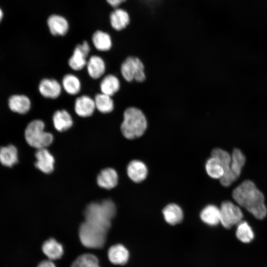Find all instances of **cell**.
I'll use <instances>...</instances> for the list:
<instances>
[{
  "instance_id": "34",
  "label": "cell",
  "mask_w": 267,
  "mask_h": 267,
  "mask_svg": "<svg viewBox=\"0 0 267 267\" xmlns=\"http://www.w3.org/2000/svg\"><path fill=\"white\" fill-rule=\"evenodd\" d=\"M126 0H106L107 2L113 7H117Z\"/></svg>"
},
{
  "instance_id": "11",
  "label": "cell",
  "mask_w": 267,
  "mask_h": 267,
  "mask_svg": "<svg viewBox=\"0 0 267 267\" xmlns=\"http://www.w3.org/2000/svg\"><path fill=\"white\" fill-rule=\"evenodd\" d=\"M39 90L45 98L55 99L60 94L61 87L59 82L53 79H44L39 85Z\"/></svg>"
},
{
  "instance_id": "2",
  "label": "cell",
  "mask_w": 267,
  "mask_h": 267,
  "mask_svg": "<svg viewBox=\"0 0 267 267\" xmlns=\"http://www.w3.org/2000/svg\"><path fill=\"white\" fill-rule=\"evenodd\" d=\"M116 213L115 205L111 200H104L100 203L93 202L85 209V221L108 230Z\"/></svg>"
},
{
  "instance_id": "35",
  "label": "cell",
  "mask_w": 267,
  "mask_h": 267,
  "mask_svg": "<svg viewBox=\"0 0 267 267\" xmlns=\"http://www.w3.org/2000/svg\"><path fill=\"white\" fill-rule=\"evenodd\" d=\"M144 0L149 3H152V2H155L157 1L158 0Z\"/></svg>"
},
{
  "instance_id": "27",
  "label": "cell",
  "mask_w": 267,
  "mask_h": 267,
  "mask_svg": "<svg viewBox=\"0 0 267 267\" xmlns=\"http://www.w3.org/2000/svg\"><path fill=\"white\" fill-rule=\"evenodd\" d=\"M95 108L102 113L112 112L114 107V101L111 96L101 93L96 94L94 97Z\"/></svg>"
},
{
  "instance_id": "9",
  "label": "cell",
  "mask_w": 267,
  "mask_h": 267,
  "mask_svg": "<svg viewBox=\"0 0 267 267\" xmlns=\"http://www.w3.org/2000/svg\"><path fill=\"white\" fill-rule=\"evenodd\" d=\"M90 51V47L87 41L79 44L75 47L72 55L68 60L70 67L75 70H81L86 66L87 57Z\"/></svg>"
},
{
  "instance_id": "4",
  "label": "cell",
  "mask_w": 267,
  "mask_h": 267,
  "mask_svg": "<svg viewBox=\"0 0 267 267\" xmlns=\"http://www.w3.org/2000/svg\"><path fill=\"white\" fill-rule=\"evenodd\" d=\"M108 230L86 221L79 228V235L82 244L89 248H102L105 243Z\"/></svg>"
},
{
  "instance_id": "3",
  "label": "cell",
  "mask_w": 267,
  "mask_h": 267,
  "mask_svg": "<svg viewBox=\"0 0 267 267\" xmlns=\"http://www.w3.org/2000/svg\"><path fill=\"white\" fill-rule=\"evenodd\" d=\"M121 130L127 139H133L142 136L147 127L146 118L142 111L134 107L127 108L123 114Z\"/></svg>"
},
{
  "instance_id": "20",
  "label": "cell",
  "mask_w": 267,
  "mask_h": 267,
  "mask_svg": "<svg viewBox=\"0 0 267 267\" xmlns=\"http://www.w3.org/2000/svg\"><path fill=\"white\" fill-rule=\"evenodd\" d=\"M52 120L55 129L59 132L66 131L73 125L70 114L64 109L56 111L53 115Z\"/></svg>"
},
{
  "instance_id": "13",
  "label": "cell",
  "mask_w": 267,
  "mask_h": 267,
  "mask_svg": "<svg viewBox=\"0 0 267 267\" xmlns=\"http://www.w3.org/2000/svg\"><path fill=\"white\" fill-rule=\"evenodd\" d=\"M127 174L133 181L139 183L147 177L148 169L146 165L139 160H133L128 165Z\"/></svg>"
},
{
  "instance_id": "10",
  "label": "cell",
  "mask_w": 267,
  "mask_h": 267,
  "mask_svg": "<svg viewBox=\"0 0 267 267\" xmlns=\"http://www.w3.org/2000/svg\"><path fill=\"white\" fill-rule=\"evenodd\" d=\"M35 156L37 161L35 165L37 168L45 174H49L53 171L54 159L45 148L37 149Z\"/></svg>"
},
{
  "instance_id": "14",
  "label": "cell",
  "mask_w": 267,
  "mask_h": 267,
  "mask_svg": "<svg viewBox=\"0 0 267 267\" xmlns=\"http://www.w3.org/2000/svg\"><path fill=\"white\" fill-rule=\"evenodd\" d=\"M47 23L50 33L53 36H64L69 29L67 20L59 15L53 14L50 16Z\"/></svg>"
},
{
  "instance_id": "32",
  "label": "cell",
  "mask_w": 267,
  "mask_h": 267,
  "mask_svg": "<svg viewBox=\"0 0 267 267\" xmlns=\"http://www.w3.org/2000/svg\"><path fill=\"white\" fill-rule=\"evenodd\" d=\"M71 267H100L98 259L93 255L85 254L79 256Z\"/></svg>"
},
{
  "instance_id": "5",
  "label": "cell",
  "mask_w": 267,
  "mask_h": 267,
  "mask_svg": "<svg viewBox=\"0 0 267 267\" xmlns=\"http://www.w3.org/2000/svg\"><path fill=\"white\" fill-rule=\"evenodd\" d=\"M44 124L41 120L31 121L25 130V138L28 144L37 149L44 148L53 141V135L44 131Z\"/></svg>"
},
{
  "instance_id": "33",
  "label": "cell",
  "mask_w": 267,
  "mask_h": 267,
  "mask_svg": "<svg viewBox=\"0 0 267 267\" xmlns=\"http://www.w3.org/2000/svg\"><path fill=\"white\" fill-rule=\"evenodd\" d=\"M38 267H56V266L51 261L45 260L41 262Z\"/></svg>"
},
{
  "instance_id": "1",
  "label": "cell",
  "mask_w": 267,
  "mask_h": 267,
  "mask_svg": "<svg viewBox=\"0 0 267 267\" xmlns=\"http://www.w3.org/2000/svg\"><path fill=\"white\" fill-rule=\"evenodd\" d=\"M232 198L240 206L244 208L258 219H263L267 215L263 193L252 181L246 180L232 191Z\"/></svg>"
},
{
  "instance_id": "16",
  "label": "cell",
  "mask_w": 267,
  "mask_h": 267,
  "mask_svg": "<svg viewBox=\"0 0 267 267\" xmlns=\"http://www.w3.org/2000/svg\"><path fill=\"white\" fill-rule=\"evenodd\" d=\"M118 175L112 168H106L102 170L97 178L98 185L102 188L110 189L116 186L118 183Z\"/></svg>"
},
{
  "instance_id": "31",
  "label": "cell",
  "mask_w": 267,
  "mask_h": 267,
  "mask_svg": "<svg viewBox=\"0 0 267 267\" xmlns=\"http://www.w3.org/2000/svg\"><path fill=\"white\" fill-rule=\"evenodd\" d=\"M212 157L217 158L221 163L223 170L224 175H226L230 170L231 163V155L227 151L221 148H215L213 149L211 153Z\"/></svg>"
},
{
  "instance_id": "15",
  "label": "cell",
  "mask_w": 267,
  "mask_h": 267,
  "mask_svg": "<svg viewBox=\"0 0 267 267\" xmlns=\"http://www.w3.org/2000/svg\"><path fill=\"white\" fill-rule=\"evenodd\" d=\"M8 106L10 109L21 114L27 113L31 108V101L25 95H13L8 99Z\"/></svg>"
},
{
  "instance_id": "21",
  "label": "cell",
  "mask_w": 267,
  "mask_h": 267,
  "mask_svg": "<svg viewBox=\"0 0 267 267\" xmlns=\"http://www.w3.org/2000/svg\"><path fill=\"white\" fill-rule=\"evenodd\" d=\"M200 217L205 223L215 226L220 222V208L214 205H208L201 211Z\"/></svg>"
},
{
  "instance_id": "22",
  "label": "cell",
  "mask_w": 267,
  "mask_h": 267,
  "mask_svg": "<svg viewBox=\"0 0 267 267\" xmlns=\"http://www.w3.org/2000/svg\"><path fill=\"white\" fill-rule=\"evenodd\" d=\"M42 250L48 258L51 260L60 259L63 253L62 245L54 238H50L45 241L43 244Z\"/></svg>"
},
{
  "instance_id": "8",
  "label": "cell",
  "mask_w": 267,
  "mask_h": 267,
  "mask_svg": "<svg viewBox=\"0 0 267 267\" xmlns=\"http://www.w3.org/2000/svg\"><path fill=\"white\" fill-rule=\"evenodd\" d=\"M246 161L245 157L238 149H233L231 154V163L228 173L221 178L222 185L227 187L239 177L241 170Z\"/></svg>"
},
{
  "instance_id": "12",
  "label": "cell",
  "mask_w": 267,
  "mask_h": 267,
  "mask_svg": "<svg viewBox=\"0 0 267 267\" xmlns=\"http://www.w3.org/2000/svg\"><path fill=\"white\" fill-rule=\"evenodd\" d=\"M95 109L94 101L87 95H82L76 98L74 109L76 113L81 117L91 116Z\"/></svg>"
},
{
  "instance_id": "30",
  "label": "cell",
  "mask_w": 267,
  "mask_h": 267,
  "mask_svg": "<svg viewBox=\"0 0 267 267\" xmlns=\"http://www.w3.org/2000/svg\"><path fill=\"white\" fill-rule=\"evenodd\" d=\"M236 235L238 239L246 243L251 242L254 237L251 227L245 221H241L238 224Z\"/></svg>"
},
{
  "instance_id": "28",
  "label": "cell",
  "mask_w": 267,
  "mask_h": 267,
  "mask_svg": "<svg viewBox=\"0 0 267 267\" xmlns=\"http://www.w3.org/2000/svg\"><path fill=\"white\" fill-rule=\"evenodd\" d=\"M205 169L209 176L213 178L220 179L224 175V170L221 163L214 157L212 156L207 160Z\"/></svg>"
},
{
  "instance_id": "19",
  "label": "cell",
  "mask_w": 267,
  "mask_h": 267,
  "mask_svg": "<svg viewBox=\"0 0 267 267\" xmlns=\"http://www.w3.org/2000/svg\"><path fill=\"white\" fill-rule=\"evenodd\" d=\"M86 66L89 75L93 79L100 78L105 71L104 61L101 57L97 55L90 56Z\"/></svg>"
},
{
  "instance_id": "24",
  "label": "cell",
  "mask_w": 267,
  "mask_h": 267,
  "mask_svg": "<svg viewBox=\"0 0 267 267\" xmlns=\"http://www.w3.org/2000/svg\"><path fill=\"white\" fill-rule=\"evenodd\" d=\"M18 152L15 146L10 144L0 148V162L6 167H11L18 162Z\"/></svg>"
},
{
  "instance_id": "36",
  "label": "cell",
  "mask_w": 267,
  "mask_h": 267,
  "mask_svg": "<svg viewBox=\"0 0 267 267\" xmlns=\"http://www.w3.org/2000/svg\"><path fill=\"white\" fill-rule=\"evenodd\" d=\"M3 14L1 10L0 9V22L1 21L2 18Z\"/></svg>"
},
{
  "instance_id": "25",
  "label": "cell",
  "mask_w": 267,
  "mask_h": 267,
  "mask_svg": "<svg viewBox=\"0 0 267 267\" xmlns=\"http://www.w3.org/2000/svg\"><path fill=\"white\" fill-rule=\"evenodd\" d=\"M120 83L118 78L112 74L107 75L102 80L100 88L101 93L112 96L120 89Z\"/></svg>"
},
{
  "instance_id": "18",
  "label": "cell",
  "mask_w": 267,
  "mask_h": 267,
  "mask_svg": "<svg viewBox=\"0 0 267 267\" xmlns=\"http://www.w3.org/2000/svg\"><path fill=\"white\" fill-rule=\"evenodd\" d=\"M162 213L166 222L171 225H176L180 223L183 218L181 208L175 203H171L165 206Z\"/></svg>"
},
{
  "instance_id": "23",
  "label": "cell",
  "mask_w": 267,
  "mask_h": 267,
  "mask_svg": "<svg viewBox=\"0 0 267 267\" xmlns=\"http://www.w3.org/2000/svg\"><path fill=\"white\" fill-rule=\"evenodd\" d=\"M110 21L111 26L115 30L120 31L125 29L130 22L128 13L122 9H116L111 13Z\"/></svg>"
},
{
  "instance_id": "26",
  "label": "cell",
  "mask_w": 267,
  "mask_h": 267,
  "mask_svg": "<svg viewBox=\"0 0 267 267\" xmlns=\"http://www.w3.org/2000/svg\"><path fill=\"white\" fill-rule=\"evenodd\" d=\"M92 42L94 47L100 51L109 50L112 46V40L110 35L100 30H97L93 33Z\"/></svg>"
},
{
  "instance_id": "29",
  "label": "cell",
  "mask_w": 267,
  "mask_h": 267,
  "mask_svg": "<svg viewBox=\"0 0 267 267\" xmlns=\"http://www.w3.org/2000/svg\"><path fill=\"white\" fill-rule=\"evenodd\" d=\"M62 86L66 92L71 95H75L81 89V83L78 78L74 75L67 74L62 79Z\"/></svg>"
},
{
  "instance_id": "17",
  "label": "cell",
  "mask_w": 267,
  "mask_h": 267,
  "mask_svg": "<svg viewBox=\"0 0 267 267\" xmlns=\"http://www.w3.org/2000/svg\"><path fill=\"white\" fill-rule=\"evenodd\" d=\"M110 261L115 265H124L129 258V252L123 245L118 244L112 246L108 252Z\"/></svg>"
},
{
  "instance_id": "6",
  "label": "cell",
  "mask_w": 267,
  "mask_h": 267,
  "mask_svg": "<svg viewBox=\"0 0 267 267\" xmlns=\"http://www.w3.org/2000/svg\"><path fill=\"white\" fill-rule=\"evenodd\" d=\"M121 73L127 82L135 80L142 83L146 79L144 64L139 58L135 56H129L125 59L121 66Z\"/></svg>"
},
{
  "instance_id": "7",
  "label": "cell",
  "mask_w": 267,
  "mask_h": 267,
  "mask_svg": "<svg viewBox=\"0 0 267 267\" xmlns=\"http://www.w3.org/2000/svg\"><path fill=\"white\" fill-rule=\"evenodd\" d=\"M220 210V223L226 228H229L242 221L243 215L241 209L231 201L223 202Z\"/></svg>"
}]
</instances>
